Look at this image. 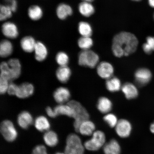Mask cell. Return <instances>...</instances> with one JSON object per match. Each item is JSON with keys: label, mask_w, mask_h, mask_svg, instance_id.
I'll return each instance as SVG.
<instances>
[{"label": "cell", "mask_w": 154, "mask_h": 154, "mask_svg": "<svg viewBox=\"0 0 154 154\" xmlns=\"http://www.w3.org/2000/svg\"><path fill=\"white\" fill-rule=\"evenodd\" d=\"M138 40L134 34L127 32H120L115 36L112 41V51L115 57L128 56L136 51Z\"/></svg>", "instance_id": "6da1fadb"}, {"label": "cell", "mask_w": 154, "mask_h": 154, "mask_svg": "<svg viewBox=\"0 0 154 154\" xmlns=\"http://www.w3.org/2000/svg\"><path fill=\"white\" fill-rule=\"evenodd\" d=\"M18 86V85L14 83H10L9 85L7 93L10 95H16Z\"/></svg>", "instance_id": "74e56055"}, {"label": "cell", "mask_w": 154, "mask_h": 154, "mask_svg": "<svg viewBox=\"0 0 154 154\" xmlns=\"http://www.w3.org/2000/svg\"><path fill=\"white\" fill-rule=\"evenodd\" d=\"M13 49L11 42L8 40H4L0 44V55L2 57H8L12 53Z\"/></svg>", "instance_id": "cb8c5ba5"}, {"label": "cell", "mask_w": 154, "mask_h": 154, "mask_svg": "<svg viewBox=\"0 0 154 154\" xmlns=\"http://www.w3.org/2000/svg\"><path fill=\"white\" fill-rule=\"evenodd\" d=\"M55 154H65V153H63L58 152V153H56Z\"/></svg>", "instance_id": "ee69618b"}, {"label": "cell", "mask_w": 154, "mask_h": 154, "mask_svg": "<svg viewBox=\"0 0 154 154\" xmlns=\"http://www.w3.org/2000/svg\"><path fill=\"white\" fill-rule=\"evenodd\" d=\"M91 139L85 142L84 146L86 149L90 151H96L104 146L106 136L103 132L100 131H95L92 135Z\"/></svg>", "instance_id": "5b68a950"}, {"label": "cell", "mask_w": 154, "mask_h": 154, "mask_svg": "<svg viewBox=\"0 0 154 154\" xmlns=\"http://www.w3.org/2000/svg\"><path fill=\"white\" fill-rule=\"evenodd\" d=\"M78 45L82 50H89L93 45V42L92 38L90 37L82 36L79 38Z\"/></svg>", "instance_id": "4dcf8cb0"}, {"label": "cell", "mask_w": 154, "mask_h": 154, "mask_svg": "<svg viewBox=\"0 0 154 154\" xmlns=\"http://www.w3.org/2000/svg\"><path fill=\"white\" fill-rule=\"evenodd\" d=\"M115 128L117 134L123 138L128 137L132 129V125L129 121L125 119L119 120Z\"/></svg>", "instance_id": "ba28073f"}, {"label": "cell", "mask_w": 154, "mask_h": 154, "mask_svg": "<svg viewBox=\"0 0 154 154\" xmlns=\"http://www.w3.org/2000/svg\"><path fill=\"white\" fill-rule=\"evenodd\" d=\"M72 74L70 69L67 66H60L57 69L56 75L57 80L63 83L68 82Z\"/></svg>", "instance_id": "e0dca14e"}, {"label": "cell", "mask_w": 154, "mask_h": 154, "mask_svg": "<svg viewBox=\"0 0 154 154\" xmlns=\"http://www.w3.org/2000/svg\"><path fill=\"white\" fill-rule=\"evenodd\" d=\"M79 11L80 14L85 17H89L94 14L95 8L90 2L84 1L79 5Z\"/></svg>", "instance_id": "d4e9b609"}, {"label": "cell", "mask_w": 154, "mask_h": 154, "mask_svg": "<svg viewBox=\"0 0 154 154\" xmlns=\"http://www.w3.org/2000/svg\"><path fill=\"white\" fill-rule=\"evenodd\" d=\"M68 104L74 110L75 121L74 126L75 131L79 132V128L84 121L89 120V115L86 109L80 103L75 100L69 101Z\"/></svg>", "instance_id": "7a4b0ae2"}, {"label": "cell", "mask_w": 154, "mask_h": 154, "mask_svg": "<svg viewBox=\"0 0 154 154\" xmlns=\"http://www.w3.org/2000/svg\"><path fill=\"white\" fill-rule=\"evenodd\" d=\"M99 60V56L91 50H82L79 54L78 63L81 66L93 68Z\"/></svg>", "instance_id": "277c9868"}, {"label": "cell", "mask_w": 154, "mask_h": 154, "mask_svg": "<svg viewBox=\"0 0 154 154\" xmlns=\"http://www.w3.org/2000/svg\"><path fill=\"white\" fill-rule=\"evenodd\" d=\"M46 112L49 117H51V118H55L57 117L54 109H52L51 107H47L46 108Z\"/></svg>", "instance_id": "f35d334b"}, {"label": "cell", "mask_w": 154, "mask_h": 154, "mask_svg": "<svg viewBox=\"0 0 154 154\" xmlns=\"http://www.w3.org/2000/svg\"><path fill=\"white\" fill-rule=\"evenodd\" d=\"M73 10L70 5L65 3H61L58 5L56 13L58 18L61 20H64L72 14Z\"/></svg>", "instance_id": "d6986e66"}, {"label": "cell", "mask_w": 154, "mask_h": 154, "mask_svg": "<svg viewBox=\"0 0 154 154\" xmlns=\"http://www.w3.org/2000/svg\"><path fill=\"white\" fill-rule=\"evenodd\" d=\"M2 32L6 37L11 39L17 38L19 35L16 25L11 22L5 23L2 26Z\"/></svg>", "instance_id": "8fae6325"}, {"label": "cell", "mask_w": 154, "mask_h": 154, "mask_svg": "<svg viewBox=\"0 0 154 154\" xmlns=\"http://www.w3.org/2000/svg\"><path fill=\"white\" fill-rule=\"evenodd\" d=\"M84 1L88 2L91 3V2L93 1L94 0H83Z\"/></svg>", "instance_id": "b9f144b4"}, {"label": "cell", "mask_w": 154, "mask_h": 154, "mask_svg": "<svg viewBox=\"0 0 154 154\" xmlns=\"http://www.w3.org/2000/svg\"><path fill=\"white\" fill-rule=\"evenodd\" d=\"M103 120L111 128H115L118 121L116 116L112 113H107L103 117Z\"/></svg>", "instance_id": "e575fe53"}, {"label": "cell", "mask_w": 154, "mask_h": 154, "mask_svg": "<svg viewBox=\"0 0 154 154\" xmlns=\"http://www.w3.org/2000/svg\"><path fill=\"white\" fill-rule=\"evenodd\" d=\"M78 31L82 36L90 37L92 34V29L91 26L86 22H82L78 25Z\"/></svg>", "instance_id": "f546056e"}, {"label": "cell", "mask_w": 154, "mask_h": 154, "mask_svg": "<svg viewBox=\"0 0 154 154\" xmlns=\"http://www.w3.org/2000/svg\"><path fill=\"white\" fill-rule=\"evenodd\" d=\"M35 126L39 131L43 132L48 131L51 125L49 121L45 117L40 116L36 119L35 121Z\"/></svg>", "instance_id": "484cf974"}, {"label": "cell", "mask_w": 154, "mask_h": 154, "mask_svg": "<svg viewBox=\"0 0 154 154\" xmlns=\"http://www.w3.org/2000/svg\"><path fill=\"white\" fill-rule=\"evenodd\" d=\"M17 122L20 128L26 129L33 123V118L28 112L24 111L18 115Z\"/></svg>", "instance_id": "5bb4252c"}, {"label": "cell", "mask_w": 154, "mask_h": 154, "mask_svg": "<svg viewBox=\"0 0 154 154\" xmlns=\"http://www.w3.org/2000/svg\"><path fill=\"white\" fill-rule=\"evenodd\" d=\"M28 15L29 18L34 21L38 20L42 18L43 11L41 7L37 5H32L29 8Z\"/></svg>", "instance_id": "f1b7e54d"}, {"label": "cell", "mask_w": 154, "mask_h": 154, "mask_svg": "<svg viewBox=\"0 0 154 154\" xmlns=\"http://www.w3.org/2000/svg\"><path fill=\"white\" fill-rule=\"evenodd\" d=\"M111 101L105 97L100 98L98 101L97 108L98 110L103 113H108L112 109Z\"/></svg>", "instance_id": "603a6c76"}, {"label": "cell", "mask_w": 154, "mask_h": 154, "mask_svg": "<svg viewBox=\"0 0 154 154\" xmlns=\"http://www.w3.org/2000/svg\"><path fill=\"white\" fill-rule=\"evenodd\" d=\"M95 130V125L92 121L88 120L84 121L81 124L79 132L83 136H90L92 135Z\"/></svg>", "instance_id": "ffe728a7"}, {"label": "cell", "mask_w": 154, "mask_h": 154, "mask_svg": "<svg viewBox=\"0 0 154 154\" xmlns=\"http://www.w3.org/2000/svg\"><path fill=\"white\" fill-rule=\"evenodd\" d=\"M136 84L139 86H145L151 80L152 73L149 69L140 68L136 71L134 75Z\"/></svg>", "instance_id": "52a82bcc"}, {"label": "cell", "mask_w": 154, "mask_h": 154, "mask_svg": "<svg viewBox=\"0 0 154 154\" xmlns=\"http://www.w3.org/2000/svg\"></svg>", "instance_id": "bcb514c9"}, {"label": "cell", "mask_w": 154, "mask_h": 154, "mask_svg": "<svg viewBox=\"0 0 154 154\" xmlns=\"http://www.w3.org/2000/svg\"><path fill=\"white\" fill-rule=\"evenodd\" d=\"M57 116L60 115H65L74 118V112L72 108L68 104L67 105L59 104L54 109Z\"/></svg>", "instance_id": "7402d4cb"}, {"label": "cell", "mask_w": 154, "mask_h": 154, "mask_svg": "<svg viewBox=\"0 0 154 154\" xmlns=\"http://www.w3.org/2000/svg\"><path fill=\"white\" fill-rule=\"evenodd\" d=\"M7 63L10 81L18 78L21 74L22 69L20 61L16 58H12L9 59Z\"/></svg>", "instance_id": "9c48e42d"}, {"label": "cell", "mask_w": 154, "mask_h": 154, "mask_svg": "<svg viewBox=\"0 0 154 154\" xmlns=\"http://www.w3.org/2000/svg\"><path fill=\"white\" fill-rule=\"evenodd\" d=\"M97 72L101 78L107 80L112 77L114 72V69L110 63L103 61L98 65Z\"/></svg>", "instance_id": "30bf717a"}, {"label": "cell", "mask_w": 154, "mask_h": 154, "mask_svg": "<svg viewBox=\"0 0 154 154\" xmlns=\"http://www.w3.org/2000/svg\"><path fill=\"white\" fill-rule=\"evenodd\" d=\"M153 124H154V123H153Z\"/></svg>", "instance_id": "7dc6e473"}, {"label": "cell", "mask_w": 154, "mask_h": 154, "mask_svg": "<svg viewBox=\"0 0 154 154\" xmlns=\"http://www.w3.org/2000/svg\"><path fill=\"white\" fill-rule=\"evenodd\" d=\"M148 2L150 6L154 8V0H148Z\"/></svg>", "instance_id": "60d3db41"}, {"label": "cell", "mask_w": 154, "mask_h": 154, "mask_svg": "<svg viewBox=\"0 0 154 154\" xmlns=\"http://www.w3.org/2000/svg\"><path fill=\"white\" fill-rule=\"evenodd\" d=\"M84 146L80 138L77 134H69L66 140V146L65 149L66 154H84Z\"/></svg>", "instance_id": "3957f363"}, {"label": "cell", "mask_w": 154, "mask_h": 154, "mask_svg": "<svg viewBox=\"0 0 154 154\" xmlns=\"http://www.w3.org/2000/svg\"><path fill=\"white\" fill-rule=\"evenodd\" d=\"M121 90L127 99H135L138 95V90L135 86L130 82H127L123 85Z\"/></svg>", "instance_id": "2e32d148"}, {"label": "cell", "mask_w": 154, "mask_h": 154, "mask_svg": "<svg viewBox=\"0 0 154 154\" xmlns=\"http://www.w3.org/2000/svg\"><path fill=\"white\" fill-rule=\"evenodd\" d=\"M143 49L147 54H150L154 51V37L149 36L146 38V42L143 45Z\"/></svg>", "instance_id": "836d02e7"}, {"label": "cell", "mask_w": 154, "mask_h": 154, "mask_svg": "<svg viewBox=\"0 0 154 154\" xmlns=\"http://www.w3.org/2000/svg\"><path fill=\"white\" fill-rule=\"evenodd\" d=\"M70 96V92L68 88L63 87L57 88L53 94L54 99L59 104L69 101Z\"/></svg>", "instance_id": "4fadbf2b"}, {"label": "cell", "mask_w": 154, "mask_h": 154, "mask_svg": "<svg viewBox=\"0 0 154 154\" xmlns=\"http://www.w3.org/2000/svg\"><path fill=\"white\" fill-rule=\"evenodd\" d=\"M106 85L107 89L111 92L119 91L122 87L120 80L116 77H112L108 79Z\"/></svg>", "instance_id": "83f0119b"}, {"label": "cell", "mask_w": 154, "mask_h": 154, "mask_svg": "<svg viewBox=\"0 0 154 154\" xmlns=\"http://www.w3.org/2000/svg\"><path fill=\"white\" fill-rule=\"evenodd\" d=\"M45 143L51 147H54L58 142V138L56 133L52 131H47L43 136Z\"/></svg>", "instance_id": "4316f807"}, {"label": "cell", "mask_w": 154, "mask_h": 154, "mask_svg": "<svg viewBox=\"0 0 154 154\" xmlns=\"http://www.w3.org/2000/svg\"><path fill=\"white\" fill-rule=\"evenodd\" d=\"M34 51L35 57L36 60L39 62L45 60L47 57V48L44 44L41 42H36Z\"/></svg>", "instance_id": "9a60e30c"}, {"label": "cell", "mask_w": 154, "mask_h": 154, "mask_svg": "<svg viewBox=\"0 0 154 154\" xmlns=\"http://www.w3.org/2000/svg\"><path fill=\"white\" fill-rule=\"evenodd\" d=\"M0 20L3 21L11 18L13 11L9 5H1L0 8Z\"/></svg>", "instance_id": "1f68e13d"}, {"label": "cell", "mask_w": 154, "mask_h": 154, "mask_svg": "<svg viewBox=\"0 0 154 154\" xmlns=\"http://www.w3.org/2000/svg\"><path fill=\"white\" fill-rule=\"evenodd\" d=\"M133 1H140V0H133Z\"/></svg>", "instance_id": "f6af8a7d"}, {"label": "cell", "mask_w": 154, "mask_h": 154, "mask_svg": "<svg viewBox=\"0 0 154 154\" xmlns=\"http://www.w3.org/2000/svg\"><path fill=\"white\" fill-rule=\"evenodd\" d=\"M9 81L3 77H0V93L4 94L7 92L9 85Z\"/></svg>", "instance_id": "d590c367"}, {"label": "cell", "mask_w": 154, "mask_h": 154, "mask_svg": "<svg viewBox=\"0 0 154 154\" xmlns=\"http://www.w3.org/2000/svg\"><path fill=\"white\" fill-rule=\"evenodd\" d=\"M32 154H48L45 146L39 145L36 146L32 151Z\"/></svg>", "instance_id": "8d00e7d4"}, {"label": "cell", "mask_w": 154, "mask_h": 154, "mask_svg": "<svg viewBox=\"0 0 154 154\" xmlns=\"http://www.w3.org/2000/svg\"><path fill=\"white\" fill-rule=\"evenodd\" d=\"M69 60L68 55L64 52H59L56 56V61L60 66H67Z\"/></svg>", "instance_id": "d6a6232c"}, {"label": "cell", "mask_w": 154, "mask_h": 154, "mask_svg": "<svg viewBox=\"0 0 154 154\" xmlns=\"http://www.w3.org/2000/svg\"><path fill=\"white\" fill-rule=\"evenodd\" d=\"M103 150L105 154H120L121 147L119 142L113 139L105 143Z\"/></svg>", "instance_id": "44dd1931"}, {"label": "cell", "mask_w": 154, "mask_h": 154, "mask_svg": "<svg viewBox=\"0 0 154 154\" xmlns=\"http://www.w3.org/2000/svg\"><path fill=\"white\" fill-rule=\"evenodd\" d=\"M9 4V5L13 12H15L17 10V2L16 0H12V1Z\"/></svg>", "instance_id": "ab89813d"}, {"label": "cell", "mask_w": 154, "mask_h": 154, "mask_svg": "<svg viewBox=\"0 0 154 154\" xmlns=\"http://www.w3.org/2000/svg\"><path fill=\"white\" fill-rule=\"evenodd\" d=\"M5 1L6 2L9 3L12 1V0H5Z\"/></svg>", "instance_id": "7bdbcfd3"}, {"label": "cell", "mask_w": 154, "mask_h": 154, "mask_svg": "<svg viewBox=\"0 0 154 154\" xmlns=\"http://www.w3.org/2000/svg\"><path fill=\"white\" fill-rule=\"evenodd\" d=\"M36 43L35 40L32 36H26L21 40V47L26 52L32 53L34 51Z\"/></svg>", "instance_id": "ac0fdd59"}, {"label": "cell", "mask_w": 154, "mask_h": 154, "mask_svg": "<svg viewBox=\"0 0 154 154\" xmlns=\"http://www.w3.org/2000/svg\"><path fill=\"white\" fill-rule=\"evenodd\" d=\"M34 86L29 83H24L18 85L16 96L21 99H26L31 96L34 93Z\"/></svg>", "instance_id": "7c38bea8"}, {"label": "cell", "mask_w": 154, "mask_h": 154, "mask_svg": "<svg viewBox=\"0 0 154 154\" xmlns=\"http://www.w3.org/2000/svg\"><path fill=\"white\" fill-rule=\"evenodd\" d=\"M0 131L3 137L8 142L14 141L18 135L14 125L9 120H5L1 123Z\"/></svg>", "instance_id": "8992f818"}]
</instances>
